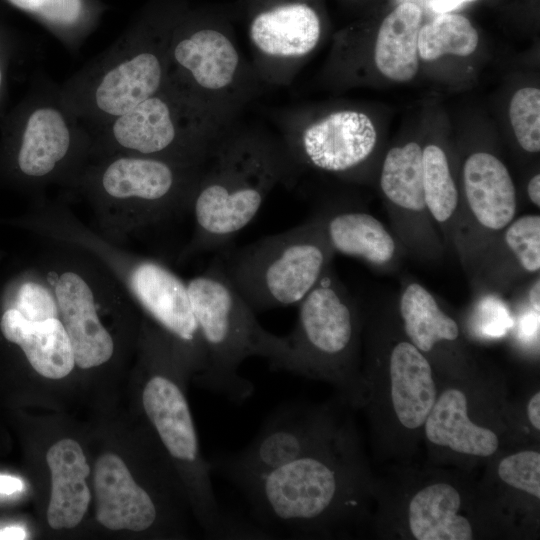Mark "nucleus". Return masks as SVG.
<instances>
[{
	"instance_id": "nucleus-1",
	"label": "nucleus",
	"mask_w": 540,
	"mask_h": 540,
	"mask_svg": "<svg viewBox=\"0 0 540 540\" xmlns=\"http://www.w3.org/2000/svg\"><path fill=\"white\" fill-rule=\"evenodd\" d=\"M366 484L354 436L343 426L319 449L239 489L271 538H312L355 520Z\"/></svg>"
},
{
	"instance_id": "nucleus-2",
	"label": "nucleus",
	"mask_w": 540,
	"mask_h": 540,
	"mask_svg": "<svg viewBox=\"0 0 540 540\" xmlns=\"http://www.w3.org/2000/svg\"><path fill=\"white\" fill-rule=\"evenodd\" d=\"M237 124L222 132L204 163L189 206L193 232L180 260L227 247L276 185L294 181L297 167L282 140Z\"/></svg>"
},
{
	"instance_id": "nucleus-3",
	"label": "nucleus",
	"mask_w": 540,
	"mask_h": 540,
	"mask_svg": "<svg viewBox=\"0 0 540 540\" xmlns=\"http://www.w3.org/2000/svg\"><path fill=\"white\" fill-rule=\"evenodd\" d=\"M186 0H150L124 33L59 89L86 128L125 114L167 84L168 50Z\"/></svg>"
},
{
	"instance_id": "nucleus-4",
	"label": "nucleus",
	"mask_w": 540,
	"mask_h": 540,
	"mask_svg": "<svg viewBox=\"0 0 540 540\" xmlns=\"http://www.w3.org/2000/svg\"><path fill=\"white\" fill-rule=\"evenodd\" d=\"M204 163L93 156L67 190L87 201L101 235L123 245L130 235L189 212Z\"/></svg>"
},
{
	"instance_id": "nucleus-5",
	"label": "nucleus",
	"mask_w": 540,
	"mask_h": 540,
	"mask_svg": "<svg viewBox=\"0 0 540 540\" xmlns=\"http://www.w3.org/2000/svg\"><path fill=\"white\" fill-rule=\"evenodd\" d=\"M167 83L230 126L260 91L262 80L242 58L226 19L186 0L170 38Z\"/></svg>"
},
{
	"instance_id": "nucleus-6",
	"label": "nucleus",
	"mask_w": 540,
	"mask_h": 540,
	"mask_svg": "<svg viewBox=\"0 0 540 540\" xmlns=\"http://www.w3.org/2000/svg\"><path fill=\"white\" fill-rule=\"evenodd\" d=\"M21 224L46 241L86 251L102 263L148 318L176 338L193 332L187 283L167 265L133 253L84 224L64 203L42 196Z\"/></svg>"
},
{
	"instance_id": "nucleus-7",
	"label": "nucleus",
	"mask_w": 540,
	"mask_h": 540,
	"mask_svg": "<svg viewBox=\"0 0 540 540\" xmlns=\"http://www.w3.org/2000/svg\"><path fill=\"white\" fill-rule=\"evenodd\" d=\"M297 306L296 323L280 336L270 368L331 382L351 403H361L365 388L358 368L361 312L331 265Z\"/></svg>"
},
{
	"instance_id": "nucleus-8",
	"label": "nucleus",
	"mask_w": 540,
	"mask_h": 540,
	"mask_svg": "<svg viewBox=\"0 0 540 540\" xmlns=\"http://www.w3.org/2000/svg\"><path fill=\"white\" fill-rule=\"evenodd\" d=\"M186 283L205 354L198 379L213 393L241 404L254 393V384L239 372L241 364L253 356L268 362L280 336L262 327L216 258Z\"/></svg>"
},
{
	"instance_id": "nucleus-9",
	"label": "nucleus",
	"mask_w": 540,
	"mask_h": 540,
	"mask_svg": "<svg viewBox=\"0 0 540 540\" xmlns=\"http://www.w3.org/2000/svg\"><path fill=\"white\" fill-rule=\"evenodd\" d=\"M48 242L36 264L55 296L75 365L85 370L103 366L117 352L116 337L105 318H118L135 303L95 257L66 244Z\"/></svg>"
},
{
	"instance_id": "nucleus-10",
	"label": "nucleus",
	"mask_w": 540,
	"mask_h": 540,
	"mask_svg": "<svg viewBox=\"0 0 540 540\" xmlns=\"http://www.w3.org/2000/svg\"><path fill=\"white\" fill-rule=\"evenodd\" d=\"M334 253L321 225L309 220L215 257L255 313L298 305L331 265Z\"/></svg>"
},
{
	"instance_id": "nucleus-11",
	"label": "nucleus",
	"mask_w": 540,
	"mask_h": 540,
	"mask_svg": "<svg viewBox=\"0 0 540 540\" xmlns=\"http://www.w3.org/2000/svg\"><path fill=\"white\" fill-rule=\"evenodd\" d=\"M228 127L167 83L132 110L86 130L90 157L129 154L202 164Z\"/></svg>"
},
{
	"instance_id": "nucleus-12",
	"label": "nucleus",
	"mask_w": 540,
	"mask_h": 540,
	"mask_svg": "<svg viewBox=\"0 0 540 540\" xmlns=\"http://www.w3.org/2000/svg\"><path fill=\"white\" fill-rule=\"evenodd\" d=\"M90 156L86 128L64 104L59 90H44L25 114L16 138L12 164L18 178L40 197L52 185L67 190Z\"/></svg>"
},
{
	"instance_id": "nucleus-13",
	"label": "nucleus",
	"mask_w": 540,
	"mask_h": 540,
	"mask_svg": "<svg viewBox=\"0 0 540 540\" xmlns=\"http://www.w3.org/2000/svg\"><path fill=\"white\" fill-rule=\"evenodd\" d=\"M342 428L329 404L284 403L243 449L212 456L211 472L240 488L319 449Z\"/></svg>"
},
{
	"instance_id": "nucleus-14",
	"label": "nucleus",
	"mask_w": 540,
	"mask_h": 540,
	"mask_svg": "<svg viewBox=\"0 0 540 540\" xmlns=\"http://www.w3.org/2000/svg\"><path fill=\"white\" fill-rule=\"evenodd\" d=\"M0 332L20 348L41 376L61 379L75 368L74 354L53 291L35 265L10 281L4 291Z\"/></svg>"
},
{
	"instance_id": "nucleus-15",
	"label": "nucleus",
	"mask_w": 540,
	"mask_h": 540,
	"mask_svg": "<svg viewBox=\"0 0 540 540\" xmlns=\"http://www.w3.org/2000/svg\"><path fill=\"white\" fill-rule=\"evenodd\" d=\"M247 32L258 76L278 85L288 83L297 64L315 50L322 23L306 0H253Z\"/></svg>"
},
{
	"instance_id": "nucleus-16",
	"label": "nucleus",
	"mask_w": 540,
	"mask_h": 540,
	"mask_svg": "<svg viewBox=\"0 0 540 540\" xmlns=\"http://www.w3.org/2000/svg\"><path fill=\"white\" fill-rule=\"evenodd\" d=\"M282 142L297 166L346 173L363 164L375 149L377 132L368 115L343 109L301 126H284Z\"/></svg>"
},
{
	"instance_id": "nucleus-17",
	"label": "nucleus",
	"mask_w": 540,
	"mask_h": 540,
	"mask_svg": "<svg viewBox=\"0 0 540 540\" xmlns=\"http://www.w3.org/2000/svg\"><path fill=\"white\" fill-rule=\"evenodd\" d=\"M381 190L403 242L416 254L432 257L440 244L431 225L423 190L422 148L416 142L391 148L385 156Z\"/></svg>"
},
{
	"instance_id": "nucleus-18",
	"label": "nucleus",
	"mask_w": 540,
	"mask_h": 540,
	"mask_svg": "<svg viewBox=\"0 0 540 540\" xmlns=\"http://www.w3.org/2000/svg\"><path fill=\"white\" fill-rule=\"evenodd\" d=\"M96 519L110 530L144 532L159 518L154 497L133 478L115 454L99 457L94 469Z\"/></svg>"
},
{
	"instance_id": "nucleus-19",
	"label": "nucleus",
	"mask_w": 540,
	"mask_h": 540,
	"mask_svg": "<svg viewBox=\"0 0 540 540\" xmlns=\"http://www.w3.org/2000/svg\"><path fill=\"white\" fill-rule=\"evenodd\" d=\"M387 376L396 422L407 432L420 430L438 396L431 362L408 339H401L390 347Z\"/></svg>"
},
{
	"instance_id": "nucleus-20",
	"label": "nucleus",
	"mask_w": 540,
	"mask_h": 540,
	"mask_svg": "<svg viewBox=\"0 0 540 540\" xmlns=\"http://www.w3.org/2000/svg\"><path fill=\"white\" fill-rule=\"evenodd\" d=\"M465 201L474 225L496 236L515 218L516 192L504 163L488 152L471 154L463 165Z\"/></svg>"
},
{
	"instance_id": "nucleus-21",
	"label": "nucleus",
	"mask_w": 540,
	"mask_h": 540,
	"mask_svg": "<svg viewBox=\"0 0 540 540\" xmlns=\"http://www.w3.org/2000/svg\"><path fill=\"white\" fill-rule=\"evenodd\" d=\"M468 398L458 387H449L437 396L423 429L434 446L456 454L490 457L499 448L497 433L475 423L469 415Z\"/></svg>"
},
{
	"instance_id": "nucleus-22",
	"label": "nucleus",
	"mask_w": 540,
	"mask_h": 540,
	"mask_svg": "<svg viewBox=\"0 0 540 540\" xmlns=\"http://www.w3.org/2000/svg\"><path fill=\"white\" fill-rule=\"evenodd\" d=\"M51 473V496L47 521L51 528H74L83 519L91 493L86 484L90 467L79 443L66 438L54 443L46 453Z\"/></svg>"
},
{
	"instance_id": "nucleus-23",
	"label": "nucleus",
	"mask_w": 540,
	"mask_h": 540,
	"mask_svg": "<svg viewBox=\"0 0 540 540\" xmlns=\"http://www.w3.org/2000/svg\"><path fill=\"white\" fill-rule=\"evenodd\" d=\"M399 313L406 338L428 359L459 352L461 334L457 322L420 283L405 286L399 300Z\"/></svg>"
},
{
	"instance_id": "nucleus-24",
	"label": "nucleus",
	"mask_w": 540,
	"mask_h": 540,
	"mask_svg": "<svg viewBox=\"0 0 540 540\" xmlns=\"http://www.w3.org/2000/svg\"><path fill=\"white\" fill-rule=\"evenodd\" d=\"M462 495L448 482H431L418 489L408 501L407 526L416 540H471L474 528L461 514Z\"/></svg>"
},
{
	"instance_id": "nucleus-25",
	"label": "nucleus",
	"mask_w": 540,
	"mask_h": 540,
	"mask_svg": "<svg viewBox=\"0 0 540 540\" xmlns=\"http://www.w3.org/2000/svg\"><path fill=\"white\" fill-rule=\"evenodd\" d=\"M315 216L333 253L361 259L376 268L394 261L395 239L373 215L347 210Z\"/></svg>"
},
{
	"instance_id": "nucleus-26",
	"label": "nucleus",
	"mask_w": 540,
	"mask_h": 540,
	"mask_svg": "<svg viewBox=\"0 0 540 540\" xmlns=\"http://www.w3.org/2000/svg\"><path fill=\"white\" fill-rule=\"evenodd\" d=\"M481 252L486 274L505 284L540 270V216L523 215L507 225Z\"/></svg>"
},
{
	"instance_id": "nucleus-27",
	"label": "nucleus",
	"mask_w": 540,
	"mask_h": 540,
	"mask_svg": "<svg viewBox=\"0 0 540 540\" xmlns=\"http://www.w3.org/2000/svg\"><path fill=\"white\" fill-rule=\"evenodd\" d=\"M422 11L412 2L399 4L382 21L374 46L379 72L396 82L411 80L418 71V34Z\"/></svg>"
},
{
	"instance_id": "nucleus-28",
	"label": "nucleus",
	"mask_w": 540,
	"mask_h": 540,
	"mask_svg": "<svg viewBox=\"0 0 540 540\" xmlns=\"http://www.w3.org/2000/svg\"><path fill=\"white\" fill-rule=\"evenodd\" d=\"M6 1L33 17L71 49L83 43L107 10V5L101 0Z\"/></svg>"
},
{
	"instance_id": "nucleus-29",
	"label": "nucleus",
	"mask_w": 540,
	"mask_h": 540,
	"mask_svg": "<svg viewBox=\"0 0 540 540\" xmlns=\"http://www.w3.org/2000/svg\"><path fill=\"white\" fill-rule=\"evenodd\" d=\"M422 168L427 210L435 222L450 230L456 219L459 194L444 150L435 144L422 149Z\"/></svg>"
},
{
	"instance_id": "nucleus-30",
	"label": "nucleus",
	"mask_w": 540,
	"mask_h": 540,
	"mask_svg": "<svg viewBox=\"0 0 540 540\" xmlns=\"http://www.w3.org/2000/svg\"><path fill=\"white\" fill-rule=\"evenodd\" d=\"M478 42V33L465 16L444 12L421 26L418 55L425 61L444 55L466 57L476 50Z\"/></svg>"
},
{
	"instance_id": "nucleus-31",
	"label": "nucleus",
	"mask_w": 540,
	"mask_h": 540,
	"mask_svg": "<svg viewBox=\"0 0 540 540\" xmlns=\"http://www.w3.org/2000/svg\"><path fill=\"white\" fill-rule=\"evenodd\" d=\"M509 117L520 146L527 152L540 150V90L525 87L512 97Z\"/></svg>"
},
{
	"instance_id": "nucleus-32",
	"label": "nucleus",
	"mask_w": 540,
	"mask_h": 540,
	"mask_svg": "<svg viewBox=\"0 0 540 540\" xmlns=\"http://www.w3.org/2000/svg\"><path fill=\"white\" fill-rule=\"evenodd\" d=\"M500 480L507 486L540 499V453L521 450L500 460L497 467Z\"/></svg>"
},
{
	"instance_id": "nucleus-33",
	"label": "nucleus",
	"mask_w": 540,
	"mask_h": 540,
	"mask_svg": "<svg viewBox=\"0 0 540 540\" xmlns=\"http://www.w3.org/2000/svg\"><path fill=\"white\" fill-rule=\"evenodd\" d=\"M527 417L535 431L540 430V393L535 392L527 404Z\"/></svg>"
},
{
	"instance_id": "nucleus-34",
	"label": "nucleus",
	"mask_w": 540,
	"mask_h": 540,
	"mask_svg": "<svg viewBox=\"0 0 540 540\" xmlns=\"http://www.w3.org/2000/svg\"><path fill=\"white\" fill-rule=\"evenodd\" d=\"M22 488L21 479L9 475H0V494L10 495L22 490Z\"/></svg>"
},
{
	"instance_id": "nucleus-35",
	"label": "nucleus",
	"mask_w": 540,
	"mask_h": 540,
	"mask_svg": "<svg viewBox=\"0 0 540 540\" xmlns=\"http://www.w3.org/2000/svg\"><path fill=\"white\" fill-rule=\"evenodd\" d=\"M27 532L20 526H8L0 529V540H23Z\"/></svg>"
},
{
	"instance_id": "nucleus-36",
	"label": "nucleus",
	"mask_w": 540,
	"mask_h": 540,
	"mask_svg": "<svg viewBox=\"0 0 540 540\" xmlns=\"http://www.w3.org/2000/svg\"><path fill=\"white\" fill-rule=\"evenodd\" d=\"M527 194L530 201L536 206L540 207V175L535 174L528 182Z\"/></svg>"
},
{
	"instance_id": "nucleus-37",
	"label": "nucleus",
	"mask_w": 540,
	"mask_h": 540,
	"mask_svg": "<svg viewBox=\"0 0 540 540\" xmlns=\"http://www.w3.org/2000/svg\"><path fill=\"white\" fill-rule=\"evenodd\" d=\"M477 0H435L433 7L439 12H447L463 4L471 3Z\"/></svg>"
},
{
	"instance_id": "nucleus-38",
	"label": "nucleus",
	"mask_w": 540,
	"mask_h": 540,
	"mask_svg": "<svg viewBox=\"0 0 540 540\" xmlns=\"http://www.w3.org/2000/svg\"><path fill=\"white\" fill-rule=\"evenodd\" d=\"M537 279L529 290V302L539 312L540 283Z\"/></svg>"
},
{
	"instance_id": "nucleus-39",
	"label": "nucleus",
	"mask_w": 540,
	"mask_h": 540,
	"mask_svg": "<svg viewBox=\"0 0 540 540\" xmlns=\"http://www.w3.org/2000/svg\"><path fill=\"white\" fill-rule=\"evenodd\" d=\"M2 82H3V70H2V66L0 64V89H1V86H2Z\"/></svg>"
}]
</instances>
